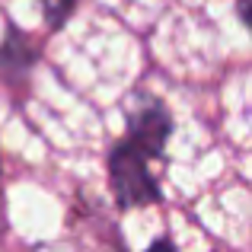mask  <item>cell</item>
<instances>
[{
  "label": "cell",
  "instance_id": "cell-1",
  "mask_svg": "<svg viewBox=\"0 0 252 252\" xmlns=\"http://www.w3.org/2000/svg\"><path fill=\"white\" fill-rule=\"evenodd\" d=\"M109 182L118 208H144V204L160 201V185L147 169V157L131 141H122L109 154Z\"/></svg>",
  "mask_w": 252,
  "mask_h": 252
},
{
  "label": "cell",
  "instance_id": "cell-2",
  "mask_svg": "<svg viewBox=\"0 0 252 252\" xmlns=\"http://www.w3.org/2000/svg\"><path fill=\"white\" fill-rule=\"evenodd\" d=\"M172 134V115L157 96H134L128 105V137L144 157H163Z\"/></svg>",
  "mask_w": 252,
  "mask_h": 252
},
{
  "label": "cell",
  "instance_id": "cell-3",
  "mask_svg": "<svg viewBox=\"0 0 252 252\" xmlns=\"http://www.w3.org/2000/svg\"><path fill=\"white\" fill-rule=\"evenodd\" d=\"M35 61H38V51L32 48L29 38H26L16 26H10L3 45H0V70H3L6 77H23Z\"/></svg>",
  "mask_w": 252,
  "mask_h": 252
},
{
  "label": "cell",
  "instance_id": "cell-4",
  "mask_svg": "<svg viewBox=\"0 0 252 252\" xmlns=\"http://www.w3.org/2000/svg\"><path fill=\"white\" fill-rule=\"evenodd\" d=\"M42 3V16H45V26L51 32H61L67 26V19L74 16V6L77 0H38Z\"/></svg>",
  "mask_w": 252,
  "mask_h": 252
},
{
  "label": "cell",
  "instance_id": "cell-5",
  "mask_svg": "<svg viewBox=\"0 0 252 252\" xmlns=\"http://www.w3.org/2000/svg\"><path fill=\"white\" fill-rule=\"evenodd\" d=\"M147 252H176V246H172L169 240H157V243H154V246H150Z\"/></svg>",
  "mask_w": 252,
  "mask_h": 252
},
{
  "label": "cell",
  "instance_id": "cell-6",
  "mask_svg": "<svg viewBox=\"0 0 252 252\" xmlns=\"http://www.w3.org/2000/svg\"><path fill=\"white\" fill-rule=\"evenodd\" d=\"M236 10H240L243 23H249V0H240V3H236Z\"/></svg>",
  "mask_w": 252,
  "mask_h": 252
}]
</instances>
